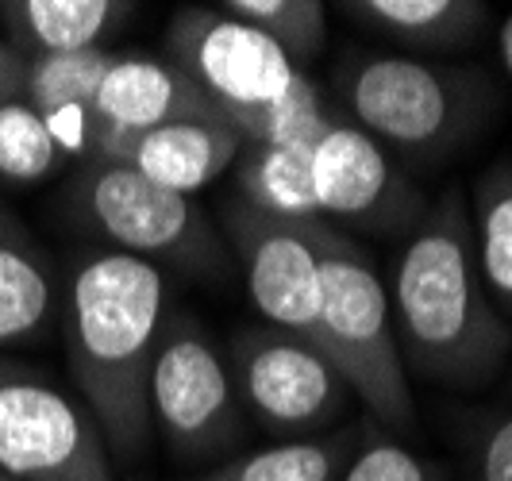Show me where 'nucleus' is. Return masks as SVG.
Returning a JSON list of instances; mask_svg holds the SVG:
<instances>
[{"instance_id":"nucleus-8","label":"nucleus","mask_w":512,"mask_h":481,"mask_svg":"<svg viewBox=\"0 0 512 481\" xmlns=\"http://www.w3.org/2000/svg\"><path fill=\"white\" fill-rule=\"evenodd\" d=\"M228 362L243 408L282 439H312L351 408V389L312 339L270 324L231 335Z\"/></svg>"},{"instance_id":"nucleus-24","label":"nucleus","mask_w":512,"mask_h":481,"mask_svg":"<svg viewBox=\"0 0 512 481\" xmlns=\"http://www.w3.org/2000/svg\"><path fill=\"white\" fill-rule=\"evenodd\" d=\"M339 481H451L447 470L432 458L416 455L397 435L378 428L370 416L362 420L359 451L351 455Z\"/></svg>"},{"instance_id":"nucleus-28","label":"nucleus","mask_w":512,"mask_h":481,"mask_svg":"<svg viewBox=\"0 0 512 481\" xmlns=\"http://www.w3.org/2000/svg\"><path fill=\"white\" fill-rule=\"evenodd\" d=\"M501 58H505V66H509V74H512V16L505 20V27H501Z\"/></svg>"},{"instance_id":"nucleus-22","label":"nucleus","mask_w":512,"mask_h":481,"mask_svg":"<svg viewBox=\"0 0 512 481\" xmlns=\"http://www.w3.org/2000/svg\"><path fill=\"white\" fill-rule=\"evenodd\" d=\"M228 16L251 24L297 66L324 51L328 8L320 0H228L220 4Z\"/></svg>"},{"instance_id":"nucleus-20","label":"nucleus","mask_w":512,"mask_h":481,"mask_svg":"<svg viewBox=\"0 0 512 481\" xmlns=\"http://www.w3.org/2000/svg\"><path fill=\"white\" fill-rule=\"evenodd\" d=\"M335 116L339 108L324 101L316 81L297 74L282 97L258 108L228 112V124L243 139V147H282V143H316Z\"/></svg>"},{"instance_id":"nucleus-12","label":"nucleus","mask_w":512,"mask_h":481,"mask_svg":"<svg viewBox=\"0 0 512 481\" xmlns=\"http://www.w3.org/2000/svg\"><path fill=\"white\" fill-rule=\"evenodd\" d=\"M89 108L97 135H139L178 120H224V112L158 54H112Z\"/></svg>"},{"instance_id":"nucleus-5","label":"nucleus","mask_w":512,"mask_h":481,"mask_svg":"<svg viewBox=\"0 0 512 481\" xmlns=\"http://www.w3.org/2000/svg\"><path fill=\"white\" fill-rule=\"evenodd\" d=\"M62 204L77 228L101 239L108 251L201 278L228 270V251L205 208L185 193L154 185L116 158L93 154L81 162L62 189Z\"/></svg>"},{"instance_id":"nucleus-15","label":"nucleus","mask_w":512,"mask_h":481,"mask_svg":"<svg viewBox=\"0 0 512 481\" xmlns=\"http://www.w3.org/2000/svg\"><path fill=\"white\" fill-rule=\"evenodd\" d=\"M124 0H0L4 43L20 58L108 51L104 43L131 20Z\"/></svg>"},{"instance_id":"nucleus-26","label":"nucleus","mask_w":512,"mask_h":481,"mask_svg":"<svg viewBox=\"0 0 512 481\" xmlns=\"http://www.w3.org/2000/svg\"><path fill=\"white\" fill-rule=\"evenodd\" d=\"M47 131H51L54 147L66 162H89L93 147H97V120H93V108L89 104H66V108H54L43 116Z\"/></svg>"},{"instance_id":"nucleus-25","label":"nucleus","mask_w":512,"mask_h":481,"mask_svg":"<svg viewBox=\"0 0 512 481\" xmlns=\"http://www.w3.org/2000/svg\"><path fill=\"white\" fill-rule=\"evenodd\" d=\"M462 451L474 481H512V408L466 416Z\"/></svg>"},{"instance_id":"nucleus-16","label":"nucleus","mask_w":512,"mask_h":481,"mask_svg":"<svg viewBox=\"0 0 512 481\" xmlns=\"http://www.w3.org/2000/svg\"><path fill=\"white\" fill-rule=\"evenodd\" d=\"M339 8L412 58L466 51L489 27L482 0H351Z\"/></svg>"},{"instance_id":"nucleus-19","label":"nucleus","mask_w":512,"mask_h":481,"mask_svg":"<svg viewBox=\"0 0 512 481\" xmlns=\"http://www.w3.org/2000/svg\"><path fill=\"white\" fill-rule=\"evenodd\" d=\"M466 204L486 293L512 328V162H493Z\"/></svg>"},{"instance_id":"nucleus-7","label":"nucleus","mask_w":512,"mask_h":481,"mask_svg":"<svg viewBox=\"0 0 512 481\" xmlns=\"http://www.w3.org/2000/svg\"><path fill=\"white\" fill-rule=\"evenodd\" d=\"M0 474L16 481H116L89 408L16 355H0Z\"/></svg>"},{"instance_id":"nucleus-17","label":"nucleus","mask_w":512,"mask_h":481,"mask_svg":"<svg viewBox=\"0 0 512 481\" xmlns=\"http://www.w3.org/2000/svg\"><path fill=\"white\" fill-rule=\"evenodd\" d=\"M362 424H343L312 439H285L212 466L193 481H339L359 451Z\"/></svg>"},{"instance_id":"nucleus-1","label":"nucleus","mask_w":512,"mask_h":481,"mask_svg":"<svg viewBox=\"0 0 512 481\" xmlns=\"http://www.w3.org/2000/svg\"><path fill=\"white\" fill-rule=\"evenodd\" d=\"M162 270L124 251H77L62 281V347L77 401L112 458H139L151 439V362L166 324Z\"/></svg>"},{"instance_id":"nucleus-23","label":"nucleus","mask_w":512,"mask_h":481,"mask_svg":"<svg viewBox=\"0 0 512 481\" xmlns=\"http://www.w3.org/2000/svg\"><path fill=\"white\" fill-rule=\"evenodd\" d=\"M66 158L54 147L43 112L12 93L0 101V181L8 185H35L51 178Z\"/></svg>"},{"instance_id":"nucleus-29","label":"nucleus","mask_w":512,"mask_h":481,"mask_svg":"<svg viewBox=\"0 0 512 481\" xmlns=\"http://www.w3.org/2000/svg\"><path fill=\"white\" fill-rule=\"evenodd\" d=\"M0 481H16V478H8V474H0Z\"/></svg>"},{"instance_id":"nucleus-9","label":"nucleus","mask_w":512,"mask_h":481,"mask_svg":"<svg viewBox=\"0 0 512 481\" xmlns=\"http://www.w3.org/2000/svg\"><path fill=\"white\" fill-rule=\"evenodd\" d=\"M312 193L320 220L362 235L405 239L428 212L420 185L343 112L312 143Z\"/></svg>"},{"instance_id":"nucleus-27","label":"nucleus","mask_w":512,"mask_h":481,"mask_svg":"<svg viewBox=\"0 0 512 481\" xmlns=\"http://www.w3.org/2000/svg\"><path fill=\"white\" fill-rule=\"evenodd\" d=\"M20 74H24V58L12 51L4 43V35H0V101L20 93Z\"/></svg>"},{"instance_id":"nucleus-21","label":"nucleus","mask_w":512,"mask_h":481,"mask_svg":"<svg viewBox=\"0 0 512 481\" xmlns=\"http://www.w3.org/2000/svg\"><path fill=\"white\" fill-rule=\"evenodd\" d=\"M116 51H81V54H39L24 58L20 97L35 112H54L66 104H93L104 81V70Z\"/></svg>"},{"instance_id":"nucleus-30","label":"nucleus","mask_w":512,"mask_h":481,"mask_svg":"<svg viewBox=\"0 0 512 481\" xmlns=\"http://www.w3.org/2000/svg\"><path fill=\"white\" fill-rule=\"evenodd\" d=\"M509 393H512V381H509Z\"/></svg>"},{"instance_id":"nucleus-11","label":"nucleus","mask_w":512,"mask_h":481,"mask_svg":"<svg viewBox=\"0 0 512 481\" xmlns=\"http://www.w3.org/2000/svg\"><path fill=\"white\" fill-rule=\"evenodd\" d=\"M231 251L262 324L316 343L320 324V262L305 220H274L231 197L220 212Z\"/></svg>"},{"instance_id":"nucleus-14","label":"nucleus","mask_w":512,"mask_h":481,"mask_svg":"<svg viewBox=\"0 0 512 481\" xmlns=\"http://www.w3.org/2000/svg\"><path fill=\"white\" fill-rule=\"evenodd\" d=\"M62 266L27 220L0 201V355L43 343L62 316Z\"/></svg>"},{"instance_id":"nucleus-4","label":"nucleus","mask_w":512,"mask_h":481,"mask_svg":"<svg viewBox=\"0 0 512 481\" xmlns=\"http://www.w3.org/2000/svg\"><path fill=\"white\" fill-rule=\"evenodd\" d=\"M312 251L320 262V324L316 347L332 358L347 389L362 401L370 420L389 435L416 428L409 370L397 351L389 289L374 254L359 247L351 231L328 220H305Z\"/></svg>"},{"instance_id":"nucleus-18","label":"nucleus","mask_w":512,"mask_h":481,"mask_svg":"<svg viewBox=\"0 0 512 481\" xmlns=\"http://www.w3.org/2000/svg\"><path fill=\"white\" fill-rule=\"evenodd\" d=\"M235 201L274 220H316L312 143L247 147L235 158Z\"/></svg>"},{"instance_id":"nucleus-6","label":"nucleus","mask_w":512,"mask_h":481,"mask_svg":"<svg viewBox=\"0 0 512 481\" xmlns=\"http://www.w3.org/2000/svg\"><path fill=\"white\" fill-rule=\"evenodd\" d=\"M151 428L181 462L224 458L247 431L228 351L193 316H166L151 362Z\"/></svg>"},{"instance_id":"nucleus-2","label":"nucleus","mask_w":512,"mask_h":481,"mask_svg":"<svg viewBox=\"0 0 512 481\" xmlns=\"http://www.w3.org/2000/svg\"><path fill=\"white\" fill-rule=\"evenodd\" d=\"M385 289L409 374L470 393L505 370L512 328L486 293L462 189L428 204L424 220L405 235Z\"/></svg>"},{"instance_id":"nucleus-10","label":"nucleus","mask_w":512,"mask_h":481,"mask_svg":"<svg viewBox=\"0 0 512 481\" xmlns=\"http://www.w3.org/2000/svg\"><path fill=\"white\" fill-rule=\"evenodd\" d=\"M166 62H174L228 120V112L258 108L282 97L301 74L266 35L228 16L220 4L178 8L166 24Z\"/></svg>"},{"instance_id":"nucleus-3","label":"nucleus","mask_w":512,"mask_h":481,"mask_svg":"<svg viewBox=\"0 0 512 481\" xmlns=\"http://www.w3.org/2000/svg\"><path fill=\"white\" fill-rule=\"evenodd\" d=\"M335 97L339 112L382 147L416 162H439L489 124L497 85L470 66L347 51L335 66Z\"/></svg>"},{"instance_id":"nucleus-13","label":"nucleus","mask_w":512,"mask_h":481,"mask_svg":"<svg viewBox=\"0 0 512 481\" xmlns=\"http://www.w3.org/2000/svg\"><path fill=\"white\" fill-rule=\"evenodd\" d=\"M243 151L228 120H178L139 135H97V158H116L147 181L193 197L220 178Z\"/></svg>"}]
</instances>
